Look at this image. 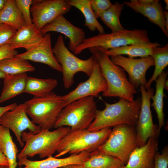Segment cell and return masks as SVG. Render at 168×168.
<instances>
[{
  "mask_svg": "<svg viewBox=\"0 0 168 168\" xmlns=\"http://www.w3.org/2000/svg\"><path fill=\"white\" fill-rule=\"evenodd\" d=\"M33 0H15L16 4L21 12L26 25L32 24L30 15V7Z\"/></svg>",
  "mask_w": 168,
  "mask_h": 168,
  "instance_id": "cell-32",
  "label": "cell"
},
{
  "mask_svg": "<svg viewBox=\"0 0 168 168\" xmlns=\"http://www.w3.org/2000/svg\"><path fill=\"white\" fill-rule=\"evenodd\" d=\"M44 36L33 24L26 25L16 30L8 44L12 49L24 48L27 51L38 45Z\"/></svg>",
  "mask_w": 168,
  "mask_h": 168,
  "instance_id": "cell-20",
  "label": "cell"
},
{
  "mask_svg": "<svg viewBox=\"0 0 168 168\" xmlns=\"http://www.w3.org/2000/svg\"><path fill=\"white\" fill-rule=\"evenodd\" d=\"M141 101V98L138 97L133 102L123 98L113 104L104 102L105 108L97 110L95 119L87 129L96 132L124 124L135 126Z\"/></svg>",
  "mask_w": 168,
  "mask_h": 168,
  "instance_id": "cell-2",
  "label": "cell"
},
{
  "mask_svg": "<svg viewBox=\"0 0 168 168\" xmlns=\"http://www.w3.org/2000/svg\"><path fill=\"white\" fill-rule=\"evenodd\" d=\"M105 128L92 132L87 129L71 131L60 142L54 156L58 158L66 154H77L83 152L91 153L98 149L106 140L111 131Z\"/></svg>",
  "mask_w": 168,
  "mask_h": 168,
  "instance_id": "cell-4",
  "label": "cell"
},
{
  "mask_svg": "<svg viewBox=\"0 0 168 168\" xmlns=\"http://www.w3.org/2000/svg\"><path fill=\"white\" fill-rule=\"evenodd\" d=\"M97 110L93 97H86L73 101L63 108L54 128L68 127L72 131L87 129L94 120Z\"/></svg>",
  "mask_w": 168,
  "mask_h": 168,
  "instance_id": "cell-5",
  "label": "cell"
},
{
  "mask_svg": "<svg viewBox=\"0 0 168 168\" xmlns=\"http://www.w3.org/2000/svg\"><path fill=\"white\" fill-rule=\"evenodd\" d=\"M25 103L17 105L12 110L7 111L0 117V125L7 127L14 133L21 147L24 145L21 135L26 129L34 134L39 133L41 129L28 117Z\"/></svg>",
  "mask_w": 168,
  "mask_h": 168,
  "instance_id": "cell-13",
  "label": "cell"
},
{
  "mask_svg": "<svg viewBox=\"0 0 168 168\" xmlns=\"http://www.w3.org/2000/svg\"><path fill=\"white\" fill-rule=\"evenodd\" d=\"M16 49H12L10 44H6L0 47V61L13 57L18 54Z\"/></svg>",
  "mask_w": 168,
  "mask_h": 168,
  "instance_id": "cell-36",
  "label": "cell"
},
{
  "mask_svg": "<svg viewBox=\"0 0 168 168\" xmlns=\"http://www.w3.org/2000/svg\"><path fill=\"white\" fill-rule=\"evenodd\" d=\"M71 7L66 0H34L30 10L32 24L40 30L59 15L68 13Z\"/></svg>",
  "mask_w": 168,
  "mask_h": 168,
  "instance_id": "cell-11",
  "label": "cell"
},
{
  "mask_svg": "<svg viewBox=\"0 0 168 168\" xmlns=\"http://www.w3.org/2000/svg\"><path fill=\"white\" fill-rule=\"evenodd\" d=\"M164 11L165 27L166 30L168 32V12L166 10Z\"/></svg>",
  "mask_w": 168,
  "mask_h": 168,
  "instance_id": "cell-39",
  "label": "cell"
},
{
  "mask_svg": "<svg viewBox=\"0 0 168 168\" xmlns=\"http://www.w3.org/2000/svg\"><path fill=\"white\" fill-rule=\"evenodd\" d=\"M7 0H0V12L3 7Z\"/></svg>",
  "mask_w": 168,
  "mask_h": 168,
  "instance_id": "cell-41",
  "label": "cell"
},
{
  "mask_svg": "<svg viewBox=\"0 0 168 168\" xmlns=\"http://www.w3.org/2000/svg\"><path fill=\"white\" fill-rule=\"evenodd\" d=\"M61 168H83L81 165H67Z\"/></svg>",
  "mask_w": 168,
  "mask_h": 168,
  "instance_id": "cell-40",
  "label": "cell"
},
{
  "mask_svg": "<svg viewBox=\"0 0 168 168\" xmlns=\"http://www.w3.org/2000/svg\"><path fill=\"white\" fill-rule=\"evenodd\" d=\"M164 2L166 4V7H165L166 11L168 10V0H164Z\"/></svg>",
  "mask_w": 168,
  "mask_h": 168,
  "instance_id": "cell-44",
  "label": "cell"
},
{
  "mask_svg": "<svg viewBox=\"0 0 168 168\" xmlns=\"http://www.w3.org/2000/svg\"><path fill=\"white\" fill-rule=\"evenodd\" d=\"M0 165H8L7 157L0 151Z\"/></svg>",
  "mask_w": 168,
  "mask_h": 168,
  "instance_id": "cell-38",
  "label": "cell"
},
{
  "mask_svg": "<svg viewBox=\"0 0 168 168\" xmlns=\"http://www.w3.org/2000/svg\"></svg>",
  "mask_w": 168,
  "mask_h": 168,
  "instance_id": "cell-47",
  "label": "cell"
},
{
  "mask_svg": "<svg viewBox=\"0 0 168 168\" xmlns=\"http://www.w3.org/2000/svg\"><path fill=\"white\" fill-rule=\"evenodd\" d=\"M26 73L6 74L3 78V86L0 96V104L24 93L26 79Z\"/></svg>",
  "mask_w": 168,
  "mask_h": 168,
  "instance_id": "cell-22",
  "label": "cell"
},
{
  "mask_svg": "<svg viewBox=\"0 0 168 168\" xmlns=\"http://www.w3.org/2000/svg\"><path fill=\"white\" fill-rule=\"evenodd\" d=\"M40 30L44 35L50 31L57 32L64 35L69 39V49L72 52L85 39L86 34L83 30L73 25L63 15L58 16Z\"/></svg>",
  "mask_w": 168,
  "mask_h": 168,
  "instance_id": "cell-15",
  "label": "cell"
},
{
  "mask_svg": "<svg viewBox=\"0 0 168 168\" xmlns=\"http://www.w3.org/2000/svg\"><path fill=\"white\" fill-rule=\"evenodd\" d=\"M141 93L140 110L135 126L137 147L145 145L150 137L158 138L159 135L158 126L154 124L151 110L150 100L154 95L152 87L146 90L144 86H140Z\"/></svg>",
  "mask_w": 168,
  "mask_h": 168,
  "instance_id": "cell-10",
  "label": "cell"
},
{
  "mask_svg": "<svg viewBox=\"0 0 168 168\" xmlns=\"http://www.w3.org/2000/svg\"><path fill=\"white\" fill-rule=\"evenodd\" d=\"M106 88V83L101 74L98 63L95 58L93 70L88 79L80 82L74 90L62 96L63 107L83 97H98L100 93L104 92Z\"/></svg>",
  "mask_w": 168,
  "mask_h": 168,
  "instance_id": "cell-12",
  "label": "cell"
},
{
  "mask_svg": "<svg viewBox=\"0 0 168 168\" xmlns=\"http://www.w3.org/2000/svg\"></svg>",
  "mask_w": 168,
  "mask_h": 168,
  "instance_id": "cell-46",
  "label": "cell"
},
{
  "mask_svg": "<svg viewBox=\"0 0 168 168\" xmlns=\"http://www.w3.org/2000/svg\"><path fill=\"white\" fill-rule=\"evenodd\" d=\"M124 165L118 158L98 149L90 153L89 158L81 165L83 168H123Z\"/></svg>",
  "mask_w": 168,
  "mask_h": 168,
  "instance_id": "cell-23",
  "label": "cell"
},
{
  "mask_svg": "<svg viewBox=\"0 0 168 168\" xmlns=\"http://www.w3.org/2000/svg\"><path fill=\"white\" fill-rule=\"evenodd\" d=\"M168 79H167V80H166L165 82L164 86V89H165L167 91L168 90Z\"/></svg>",
  "mask_w": 168,
  "mask_h": 168,
  "instance_id": "cell-42",
  "label": "cell"
},
{
  "mask_svg": "<svg viewBox=\"0 0 168 168\" xmlns=\"http://www.w3.org/2000/svg\"><path fill=\"white\" fill-rule=\"evenodd\" d=\"M0 168H9L8 165H0Z\"/></svg>",
  "mask_w": 168,
  "mask_h": 168,
  "instance_id": "cell-45",
  "label": "cell"
},
{
  "mask_svg": "<svg viewBox=\"0 0 168 168\" xmlns=\"http://www.w3.org/2000/svg\"><path fill=\"white\" fill-rule=\"evenodd\" d=\"M110 59L114 64L120 67L128 73V81L136 88L145 86L147 82L146 78L147 71L154 65L152 56L136 59L118 55L111 57Z\"/></svg>",
  "mask_w": 168,
  "mask_h": 168,
  "instance_id": "cell-14",
  "label": "cell"
},
{
  "mask_svg": "<svg viewBox=\"0 0 168 168\" xmlns=\"http://www.w3.org/2000/svg\"><path fill=\"white\" fill-rule=\"evenodd\" d=\"M17 105L16 103H14L4 106H0V117L5 112L12 110Z\"/></svg>",
  "mask_w": 168,
  "mask_h": 168,
  "instance_id": "cell-37",
  "label": "cell"
},
{
  "mask_svg": "<svg viewBox=\"0 0 168 168\" xmlns=\"http://www.w3.org/2000/svg\"><path fill=\"white\" fill-rule=\"evenodd\" d=\"M57 84L56 79L27 77L24 93L32 95L34 97H43L52 92Z\"/></svg>",
  "mask_w": 168,
  "mask_h": 168,
  "instance_id": "cell-24",
  "label": "cell"
},
{
  "mask_svg": "<svg viewBox=\"0 0 168 168\" xmlns=\"http://www.w3.org/2000/svg\"><path fill=\"white\" fill-rule=\"evenodd\" d=\"M52 50L57 61L61 67L63 84L65 89L69 88L73 84L74 76L77 72H82L89 77L91 74L94 57L92 55L86 60L78 58L66 47L61 35L58 36Z\"/></svg>",
  "mask_w": 168,
  "mask_h": 168,
  "instance_id": "cell-8",
  "label": "cell"
},
{
  "mask_svg": "<svg viewBox=\"0 0 168 168\" xmlns=\"http://www.w3.org/2000/svg\"><path fill=\"white\" fill-rule=\"evenodd\" d=\"M24 103L28 115L41 129L49 130L54 127L63 107L62 96L52 92L43 97H34Z\"/></svg>",
  "mask_w": 168,
  "mask_h": 168,
  "instance_id": "cell-6",
  "label": "cell"
},
{
  "mask_svg": "<svg viewBox=\"0 0 168 168\" xmlns=\"http://www.w3.org/2000/svg\"><path fill=\"white\" fill-rule=\"evenodd\" d=\"M123 3L135 12L140 13L147 17L151 22L157 25L165 35L168 37V32L166 30L163 10L161 2L153 0L148 4H142L138 0L124 1Z\"/></svg>",
  "mask_w": 168,
  "mask_h": 168,
  "instance_id": "cell-19",
  "label": "cell"
},
{
  "mask_svg": "<svg viewBox=\"0 0 168 168\" xmlns=\"http://www.w3.org/2000/svg\"><path fill=\"white\" fill-rule=\"evenodd\" d=\"M10 130L0 125V151L7 157L9 168H16V156L19 150L13 140Z\"/></svg>",
  "mask_w": 168,
  "mask_h": 168,
  "instance_id": "cell-25",
  "label": "cell"
},
{
  "mask_svg": "<svg viewBox=\"0 0 168 168\" xmlns=\"http://www.w3.org/2000/svg\"><path fill=\"white\" fill-rule=\"evenodd\" d=\"M0 70L6 74L14 75L33 72L35 68L28 61L14 57L0 61Z\"/></svg>",
  "mask_w": 168,
  "mask_h": 168,
  "instance_id": "cell-31",
  "label": "cell"
},
{
  "mask_svg": "<svg viewBox=\"0 0 168 168\" xmlns=\"http://www.w3.org/2000/svg\"><path fill=\"white\" fill-rule=\"evenodd\" d=\"M150 42L146 30L125 29L110 33L99 34L85 38L73 53L74 54H79L85 49L96 46L107 50L135 43Z\"/></svg>",
  "mask_w": 168,
  "mask_h": 168,
  "instance_id": "cell-7",
  "label": "cell"
},
{
  "mask_svg": "<svg viewBox=\"0 0 168 168\" xmlns=\"http://www.w3.org/2000/svg\"><path fill=\"white\" fill-rule=\"evenodd\" d=\"M91 6L96 18L112 5L109 0H91Z\"/></svg>",
  "mask_w": 168,
  "mask_h": 168,
  "instance_id": "cell-34",
  "label": "cell"
},
{
  "mask_svg": "<svg viewBox=\"0 0 168 168\" xmlns=\"http://www.w3.org/2000/svg\"><path fill=\"white\" fill-rule=\"evenodd\" d=\"M137 147L135 126L124 124L114 127L106 140L98 150L118 158L125 165Z\"/></svg>",
  "mask_w": 168,
  "mask_h": 168,
  "instance_id": "cell-9",
  "label": "cell"
},
{
  "mask_svg": "<svg viewBox=\"0 0 168 168\" xmlns=\"http://www.w3.org/2000/svg\"><path fill=\"white\" fill-rule=\"evenodd\" d=\"M6 74L0 70V78H3L5 76Z\"/></svg>",
  "mask_w": 168,
  "mask_h": 168,
  "instance_id": "cell-43",
  "label": "cell"
},
{
  "mask_svg": "<svg viewBox=\"0 0 168 168\" xmlns=\"http://www.w3.org/2000/svg\"><path fill=\"white\" fill-rule=\"evenodd\" d=\"M152 56L154 59L155 68L152 75L144 86L146 90L151 87L152 82L156 81L168 65V43L163 46L154 48Z\"/></svg>",
  "mask_w": 168,
  "mask_h": 168,
  "instance_id": "cell-29",
  "label": "cell"
},
{
  "mask_svg": "<svg viewBox=\"0 0 168 168\" xmlns=\"http://www.w3.org/2000/svg\"><path fill=\"white\" fill-rule=\"evenodd\" d=\"M90 154L83 152L61 158L52 156L45 159L35 161L29 160L27 157L20 158L17 163L18 168H59L70 165H82L89 158Z\"/></svg>",
  "mask_w": 168,
  "mask_h": 168,
  "instance_id": "cell-17",
  "label": "cell"
},
{
  "mask_svg": "<svg viewBox=\"0 0 168 168\" xmlns=\"http://www.w3.org/2000/svg\"><path fill=\"white\" fill-rule=\"evenodd\" d=\"M168 146L166 145L162 150L161 153H156L153 168H168Z\"/></svg>",
  "mask_w": 168,
  "mask_h": 168,
  "instance_id": "cell-35",
  "label": "cell"
},
{
  "mask_svg": "<svg viewBox=\"0 0 168 168\" xmlns=\"http://www.w3.org/2000/svg\"><path fill=\"white\" fill-rule=\"evenodd\" d=\"M0 23L12 26L17 30L26 24L15 0H7L0 12Z\"/></svg>",
  "mask_w": 168,
  "mask_h": 168,
  "instance_id": "cell-28",
  "label": "cell"
},
{
  "mask_svg": "<svg viewBox=\"0 0 168 168\" xmlns=\"http://www.w3.org/2000/svg\"><path fill=\"white\" fill-rule=\"evenodd\" d=\"M161 45L159 43L156 42H140L109 50H104L106 54L110 57L126 55L131 58L136 57L143 58L152 56L154 48Z\"/></svg>",
  "mask_w": 168,
  "mask_h": 168,
  "instance_id": "cell-21",
  "label": "cell"
},
{
  "mask_svg": "<svg viewBox=\"0 0 168 168\" xmlns=\"http://www.w3.org/2000/svg\"><path fill=\"white\" fill-rule=\"evenodd\" d=\"M168 72H163L159 76L156 82V91L155 94L151 97L153 102L151 104L157 114L158 121V130L160 134L161 128L164 125V114L163 112V97L165 96L164 93V83L166 80Z\"/></svg>",
  "mask_w": 168,
  "mask_h": 168,
  "instance_id": "cell-27",
  "label": "cell"
},
{
  "mask_svg": "<svg viewBox=\"0 0 168 168\" xmlns=\"http://www.w3.org/2000/svg\"><path fill=\"white\" fill-rule=\"evenodd\" d=\"M21 59L30 60L46 64L52 68L62 72V68L57 61L51 46L50 33H46L36 46L30 50L15 56Z\"/></svg>",
  "mask_w": 168,
  "mask_h": 168,
  "instance_id": "cell-16",
  "label": "cell"
},
{
  "mask_svg": "<svg viewBox=\"0 0 168 168\" xmlns=\"http://www.w3.org/2000/svg\"><path fill=\"white\" fill-rule=\"evenodd\" d=\"M124 6L123 3L116 2L99 17L106 26L110 29L111 32L125 29L121 25L119 20Z\"/></svg>",
  "mask_w": 168,
  "mask_h": 168,
  "instance_id": "cell-30",
  "label": "cell"
},
{
  "mask_svg": "<svg viewBox=\"0 0 168 168\" xmlns=\"http://www.w3.org/2000/svg\"><path fill=\"white\" fill-rule=\"evenodd\" d=\"M89 49L97 61L101 74L106 83L107 88L102 92V96L118 97L133 101L137 91L128 80L124 69L114 64L101 47L96 46Z\"/></svg>",
  "mask_w": 168,
  "mask_h": 168,
  "instance_id": "cell-1",
  "label": "cell"
},
{
  "mask_svg": "<svg viewBox=\"0 0 168 168\" xmlns=\"http://www.w3.org/2000/svg\"><path fill=\"white\" fill-rule=\"evenodd\" d=\"M16 30L11 26L0 23V47L8 43Z\"/></svg>",
  "mask_w": 168,
  "mask_h": 168,
  "instance_id": "cell-33",
  "label": "cell"
},
{
  "mask_svg": "<svg viewBox=\"0 0 168 168\" xmlns=\"http://www.w3.org/2000/svg\"><path fill=\"white\" fill-rule=\"evenodd\" d=\"M70 130V127L63 126L52 131L41 129L36 134L22 132L21 140L26 143L17 155V158L32 157L36 155L43 158L52 156L57 151L62 139Z\"/></svg>",
  "mask_w": 168,
  "mask_h": 168,
  "instance_id": "cell-3",
  "label": "cell"
},
{
  "mask_svg": "<svg viewBox=\"0 0 168 168\" xmlns=\"http://www.w3.org/2000/svg\"><path fill=\"white\" fill-rule=\"evenodd\" d=\"M67 3L79 10L85 18L84 25L91 31L97 30L99 34L105 33L102 26L97 20L91 6V0H66Z\"/></svg>",
  "mask_w": 168,
  "mask_h": 168,
  "instance_id": "cell-26",
  "label": "cell"
},
{
  "mask_svg": "<svg viewBox=\"0 0 168 168\" xmlns=\"http://www.w3.org/2000/svg\"><path fill=\"white\" fill-rule=\"evenodd\" d=\"M158 147L157 138H150L145 145L133 150L123 168H153Z\"/></svg>",
  "mask_w": 168,
  "mask_h": 168,
  "instance_id": "cell-18",
  "label": "cell"
}]
</instances>
